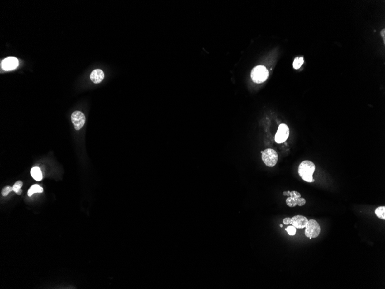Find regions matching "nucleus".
<instances>
[{"label":"nucleus","instance_id":"nucleus-22","mask_svg":"<svg viewBox=\"0 0 385 289\" xmlns=\"http://www.w3.org/2000/svg\"><path fill=\"white\" fill-rule=\"evenodd\" d=\"M280 226L281 228H283V224H280Z\"/></svg>","mask_w":385,"mask_h":289},{"label":"nucleus","instance_id":"nucleus-3","mask_svg":"<svg viewBox=\"0 0 385 289\" xmlns=\"http://www.w3.org/2000/svg\"><path fill=\"white\" fill-rule=\"evenodd\" d=\"M305 228V235L310 239L315 238L320 235L321 227L319 224L316 220L310 219L308 220L307 224Z\"/></svg>","mask_w":385,"mask_h":289},{"label":"nucleus","instance_id":"nucleus-11","mask_svg":"<svg viewBox=\"0 0 385 289\" xmlns=\"http://www.w3.org/2000/svg\"><path fill=\"white\" fill-rule=\"evenodd\" d=\"M31 174L36 181H40L42 180V173L41 170L38 167H33L31 170Z\"/></svg>","mask_w":385,"mask_h":289},{"label":"nucleus","instance_id":"nucleus-5","mask_svg":"<svg viewBox=\"0 0 385 289\" xmlns=\"http://www.w3.org/2000/svg\"><path fill=\"white\" fill-rule=\"evenodd\" d=\"M289 135V128L285 123L280 124L275 135V141L277 143L285 142Z\"/></svg>","mask_w":385,"mask_h":289},{"label":"nucleus","instance_id":"nucleus-6","mask_svg":"<svg viewBox=\"0 0 385 289\" xmlns=\"http://www.w3.org/2000/svg\"><path fill=\"white\" fill-rule=\"evenodd\" d=\"M71 120L75 129L78 131L84 125L85 117L82 112L75 111L71 116Z\"/></svg>","mask_w":385,"mask_h":289},{"label":"nucleus","instance_id":"nucleus-16","mask_svg":"<svg viewBox=\"0 0 385 289\" xmlns=\"http://www.w3.org/2000/svg\"><path fill=\"white\" fill-rule=\"evenodd\" d=\"M12 190H13V187L8 186H6V187H5V188L2 189V191H1V194H2V195L3 196H7L8 194L11 192V191H12Z\"/></svg>","mask_w":385,"mask_h":289},{"label":"nucleus","instance_id":"nucleus-15","mask_svg":"<svg viewBox=\"0 0 385 289\" xmlns=\"http://www.w3.org/2000/svg\"><path fill=\"white\" fill-rule=\"evenodd\" d=\"M304 63V59L303 57H297L294 60V61L293 63V68L295 70H298L301 67V66Z\"/></svg>","mask_w":385,"mask_h":289},{"label":"nucleus","instance_id":"nucleus-2","mask_svg":"<svg viewBox=\"0 0 385 289\" xmlns=\"http://www.w3.org/2000/svg\"><path fill=\"white\" fill-rule=\"evenodd\" d=\"M269 72L265 66L258 65L254 68L251 72V77L254 83H262L266 80Z\"/></svg>","mask_w":385,"mask_h":289},{"label":"nucleus","instance_id":"nucleus-8","mask_svg":"<svg viewBox=\"0 0 385 289\" xmlns=\"http://www.w3.org/2000/svg\"><path fill=\"white\" fill-rule=\"evenodd\" d=\"M308 222V219L303 215H296L291 218V224L295 228L303 229L306 228Z\"/></svg>","mask_w":385,"mask_h":289},{"label":"nucleus","instance_id":"nucleus-4","mask_svg":"<svg viewBox=\"0 0 385 289\" xmlns=\"http://www.w3.org/2000/svg\"><path fill=\"white\" fill-rule=\"evenodd\" d=\"M262 159L266 165L268 167H273L278 161L277 152L271 148H267L262 152Z\"/></svg>","mask_w":385,"mask_h":289},{"label":"nucleus","instance_id":"nucleus-1","mask_svg":"<svg viewBox=\"0 0 385 289\" xmlns=\"http://www.w3.org/2000/svg\"><path fill=\"white\" fill-rule=\"evenodd\" d=\"M316 170V166L313 162L304 161L301 163L298 168V173L301 178L308 182H314L313 174Z\"/></svg>","mask_w":385,"mask_h":289},{"label":"nucleus","instance_id":"nucleus-14","mask_svg":"<svg viewBox=\"0 0 385 289\" xmlns=\"http://www.w3.org/2000/svg\"><path fill=\"white\" fill-rule=\"evenodd\" d=\"M23 185V182L21 181H17L15 184L13 185V191L15 192L16 193L17 195H20L22 193V190L21 189V188L22 187V186Z\"/></svg>","mask_w":385,"mask_h":289},{"label":"nucleus","instance_id":"nucleus-18","mask_svg":"<svg viewBox=\"0 0 385 289\" xmlns=\"http://www.w3.org/2000/svg\"><path fill=\"white\" fill-rule=\"evenodd\" d=\"M306 200L304 199V198L300 197V198H299L297 199V205H298L299 206H303V205H304L306 204Z\"/></svg>","mask_w":385,"mask_h":289},{"label":"nucleus","instance_id":"nucleus-7","mask_svg":"<svg viewBox=\"0 0 385 289\" xmlns=\"http://www.w3.org/2000/svg\"><path fill=\"white\" fill-rule=\"evenodd\" d=\"M19 65L18 60L15 57H9L4 59L2 62L1 66L5 70H15Z\"/></svg>","mask_w":385,"mask_h":289},{"label":"nucleus","instance_id":"nucleus-17","mask_svg":"<svg viewBox=\"0 0 385 289\" xmlns=\"http://www.w3.org/2000/svg\"><path fill=\"white\" fill-rule=\"evenodd\" d=\"M285 231L288 233L289 235H294L296 234L297 229L293 226H289L285 229Z\"/></svg>","mask_w":385,"mask_h":289},{"label":"nucleus","instance_id":"nucleus-10","mask_svg":"<svg viewBox=\"0 0 385 289\" xmlns=\"http://www.w3.org/2000/svg\"><path fill=\"white\" fill-rule=\"evenodd\" d=\"M301 197V195L297 191H291L289 192V196L286 199V203L290 207H294L297 205V201Z\"/></svg>","mask_w":385,"mask_h":289},{"label":"nucleus","instance_id":"nucleus-19","mask_svg":"<svg viewBox=\"0 0 385 289\" xmlns=\"http://www.w3.org/2000/svg\"><path fill=\"white\" fill-rule=\"evenodd\" d=\"M283 224L286 225L290 224H291V218H285V219L283 220Z\"/></svg>","mask_w":385,"mask_h":289},{"label":"nucleus","instance_id":"nucleus-21","mask_svg":"<svg viewBox=\"0 0 385 289\" xmlns=\"http://www.w3.org/2000/svg\"><path fill=\"white\" fill-rule=\"evenodd\" d=\"M382 34V36H383V38L385 40V30L384 29L381 32V35Z\"/></svg>","mask_w":385,"mask_h":289},{"label":"nucleus","instance_id":"nucleus-20","mask_svg":"<svg viewBox=\"0 0 385 289\" xmlns=\"http://www.w3.org/2000/svg\"><path fill=\"white\" fill-rule=\"evenodd\" d=\"M289 192H290V191L284 192H283V195H284V196H288L289 197Z\"/></svg>","mask_w":385,"mask_h":289},{"label":"nucleus","instance_id":"nucleus-13","mask_svg":"<svg viewBox=\"0 0 385 289\" xmlns=\"http://www.w3.org/2000/svg\"><path fill=\"white\" fill-rule=\"evenodd\" d=\"M375 214L377 217L381 219H385V207L381 206L375 210Z\"/></svg>","mask_w":385,"mask_h":289},{"label":"nucleus","instance_id":"nucleus-12","mask_svg":"<svg viewBox=\"0 0 385 289\" xmlns=\"http://www.w3.org/2000/svg\"><path fill=\"white\" fill-rule=\"evenodd\" d=\"M43 189L39 185L35 184L32 185L28 191V196H31L35 193H42Z\"/></svg>","mask_w":385,"mask_h":289},{"label":"nucleus","instance_id":"nucleus-9","mask_svg":"<svg viewBox=\"0 0 385 289\" xmlns=\"http://www.w3.org/2000/svg\"><path fill=\"white\" fill-rule=\"evenodd\" d=\"M104 78V73L102 70L96 69L93 70L90 75L91 80L95 84L100 83Z\"/></svg>","mask_w":385,"mask_h":289}]
</instances>
